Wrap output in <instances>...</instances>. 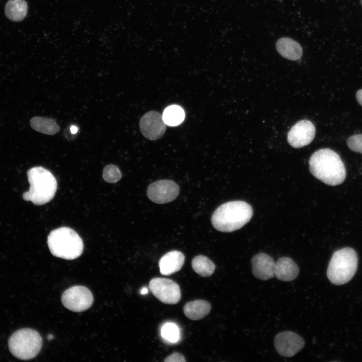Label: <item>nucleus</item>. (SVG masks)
I'll return each instance as SVG.
<instances>
[{
    "instance_id": "f257e3e1",
    "label": "nucleus",
    "mask_w": 362,
    "mask_h": 362,
    "mask_svg": "<svg viewBox=\"0 0 362 362\" xmlns=\"http://www.w3.org/2000/svg\"><path fill=\"white\" fill-rule=\"evenodd\" d=\"M309 169L317 178L330 186L338 185L344 180L346 170L339 155L329 148L320 149L311 156Z\"/></svg>"
},
{
    "instance_id": "f03ea898",
    "label": "nucleus",
    "mask_w": 362,
    "mask_h": 362,
    "mask_svg": "<svg viewBox=\"0 0 362 362\" xmlns=\"http://www.w3.org/2000/svg\"><path fill=\"white\" fill-rule=\"evenodd\" d=\"M253 215L251 206L244 201H233L218 207L212 214L211 222L217 230L230 232L243 227Z\"/></svg>"
},
{
    "instance_id": "7ed1b4c3",
    "label": "nucleus",
    "mask_w": 362,
    "mask_h": 362,
    "mask_svg": "<svg viewBox=\"0 0 362 362\" xmlns=\"http://www.w3.org/2000/svg\"><path fill=\"white\" fill-rule=\"evenodd\" d=\"M30 189L23 194V198L37 205L50 201L57 190V181L53 175L41 166L30 169L27 172Z\"/></svg>"
},
{
    "instance_id": "20e7f679",
    "label": "nucleus",
    "mask_w": 362,
    "mask_h": 362,
    "mask_svg": "<svg viewBox=\"0 0 362 362\" xmlns=\"http://www.w3.org/2000/svg\"><path fill=\"white\" fill-rule=\"evenodd\" d=\"M47 244L54 256L65 259L79 257L83 250L81 238L74 230L66 227L52 231L48 236Z\"/></svg>"
},
{
    "instance_id": "39448f33",
    "label": "nucleus",
    "mask_w": 362,
    "mask_h": 362,
    "mask_svg": "<svg viewBox=\"0 0 362 362\" xmlns=\"http://www.w3.org/2000/svg\"><path fill=\"white\" fill-rule=\"evenodd\" d=\"M358 265L357 255L350 247L335 251L331 258L327 270L329 281L335 285L348 282L354 276Z\"/></svg>"
},
{
    "instance_id": "423d86ee",
    "label": "nucleus",
    "mask_w": 362,
    "mask_h": 362,
    "mask_svg": "<svg viewBox=\"0 0 362 362\" xmlns=\"http://www.w3.org/2000/svg\"><path fill=\"white\" fill-rule=\"evenodd\" d=\"M42 339L36 330L24 328L14 332L9 340V347L12 354L19 359L28 360L34 358L40 352Z\"/></svg>"
},
{
    "instance_id": "0eeeda50",
    "label": "nucleus",
    "mask_w": 362,
    "mask_h": 362,
    "mask_svg": "<svg viewBox=\"0 0 362 362\" xmlns=\"http://www.w3.org/2000/svg\"><path fill=\"white\" fill-rule=\"evenodd\" d=\"M61 301L68 309L79 312L88 309L93 304L94 299L88 289L84 286H75L63 292Z\"/></svg>"
},
{
    "instance_id": "6e6552de",
    "label": "nucleus",
    "mask_w": 362,
    "mask_h": 362,
    "mask_svg": "<svg viewBox=\"0 0 362 362\" xmlns=\"http://www.w3.org/2000/svg\"><path fill=\"white\" fill-rule=\"evenodd\" d=\"M149 288L153 295L160 302L166 304H175L181 298L180 289L173 281L162 278L151 279Z\"/></svg>"
},
{
    "instance_id": "1a4fd4ad",
    "label": "nucleus",
    "mask_w": 362,
    "mask_h": 362,
    "mask_svg": "<svg viewBox=\"0 0 362 362\" xmlns=\"http://www.w3.org/2000/svg\"><path fill=\"white\" fill-rule=\"evenodd\" d=\"M179 192V187L175 182L164 179L151 184L148 187L147 194L152 202L164 204L176 199Z\"/></svg>"
},
{
    "instance_id": "9d476101",
    "label": "nucleus",
    "mask_w": 362,
    "mask_h": 362,
    "mask_svg": "<svg viewBox=\"0 0 362 362\" xmlns=\"http://www.w3.org/2000/svg\"><path fill=\"white\" fill-rule=\"evenodd\" d=\"M165 125L162 116L155 111L145 114L139 122L141 132L145 137L150 140L160 138L165 133Z\"/></svg>"
},
{
    "instance_id": "9b49d317",
    "label": "nucleus",
    "mask_w": 362,
    "mask_h": 362,
    "mask_svg": "<svg viewBox=\"0 0 362 362\" xmlns=\"http://www.w3.org/2000/svg\"><path fill=\"white\" fill-rule=\"evenodd\" d=\"M274 344L281 355L290 357L294 356L305 345V341L299 334L290 331L278 333L275 337Z\"/></svg>"
},
{
    "instance_id": "f8f14e48",
    "label": "nucleus",
    "mask_w": 362,
    "mask_h": 362,
    "mask_svg": "<svg viewBox=\"0 0 362 362\" xmlns=\"http://www.w3.org/2000/svg\"><path fill=\"white\" fill-rule=\"evenodd\" d=\"M315 128L307 120H301L295 124L288 134V141L294 148H301L308 145L313 140Z\"/></svg>"
},
{
    "instance_id": "ddd939ff",
    "label": "nucleus",
    "mask_w": 362,
    "mask_h": 362,
    "mask_svg": "<svg viewBox=\"0 0 362 362\" xmlns=\"http://www.w3.org/2000/svg\"><path fill=\"white\" fill-rule=\"evenodd\" d=\"M252 272L256 278L267 280L275 275V264L273 258L268 254L259 253L251 259Z\"/></svg>"
},
{
    "instance_id": "4468645a",
    "label": "nucleus",
    "mask_w": 362,
    "mask_h": 362,
    "mask_svg": "<svg viewBox=\"0 0 362 362\" xmlns=\"http://www.w3.org/2000/svg\"><path fill=\"white\" fill-rule=\"evenodd\" d=\"M184 254L177 250L170 251L162 256L159 261L161 275L169 276L179 271L185 262Z\"/></svg>"
},
{
    "instance_id": "2eb2a0df",
    "label": "nucleus",
    "mask_w": 362,
    "mask_h": 362,
    "mask_svg": "<svg viewBox=\"0 0 362 362\" xmlns=\"http://www.w3.org/2000/svg\"><path fill=\"white\" fill-rule=\"evenodd\" d=\"M299 268L297 264L290 258H280L275 264V276L282 281H291L299 275Z\"/></svg>"
},
{
    "instance_id": "dca6fc26",
    "label": "nucleus",
    "mask_w": 362,
    "mask_h": 362,
    "mask_svg": "<svg viewBox=\"0 0 362 362\" xmlns=\"http://www.w3.org/2000/svg\"><path fill=\"white\" fill-rule=\"evenodd\" d=\"M278 52L284 57L291 60L300 59L302 55V49L300 44L289 38H282L276 43Z\"/></svg>"
},
{
    "instance_id": "f3484780",
    "label": "nucleus",
    "mask_w": 362,
    "mask_h": 362,
    "mask_svg": "<svg viewBox=\"0 0 362 362\" xmlns=\"http://www.w3.org/2000/svg\"><path fill=\"white\" fill-rule=\"evenodd\" d=\"M211 305L203 300H196L187 303L184 306V313L186 316L192 320L201 319L210 312Z\"/></svg>"
},
{
    "instance_id": "a211bd4d",
    "label": "nucleus",
    "mask_w": 362,
    "mask_h": 362,
    "mask_svg": "<svg viewBox=\"0 0 362 362\" xmlns=\"http://www.w3.org/2000/svg\"><path fill=\"white\" fill-rule=\"evenodd\" d=\"M5 12L7 18L11 21H21L27 14V3L24 0H10L6 4Z\"/></svg>"
},
{
    "instance_id": "6ab92c4d",
    "label": "nucleus",
    "mask_w": 362,
    "mask_h": 362,
    "mask_svg": "<svg viewBox=\"0 0 362 362\" xmlns=\"http://www.w3.org/2000/svg\"><path fill=\"white\" fill-rule=\"evenodd\" d=\"M30 124L34 130L46 135H53L60 130L56 122L49 118L35 117L31 120Z\"/></svg>"
},
{
    "instance_id": "aec40b11",
    "label": "nucleus",
    "mask_w": 362,
    "mask_h": 362,
    "mask_svg": "<svg viewBox=\"0 0 362 362\" xmlns=\"http://www.w3.org/2000/svg\"><path fill=\"white\" fill-rule=\"evenodd\" d=\"M192 266L194 270L203 277L211 276L215 269V265L207 257L199 255L192 260Z\"/></svg>"
},
{
    "instance_id": "412c9836",
    "label": "nucleus",
    "mask_w": 362,
    "mask_h": 362,
    "mask_svg": "<svg viewBox=\"0 0 362 362\" xmlns=\"http://www.w3.org/2000/svg\"><path fill=\"white\" fill-rule=\"evenodd\" d=\"M162 116L166 125L175 126L183 122L185 114L181 107L174 105L166 108Z\"/></svg>"
},
{
    "instance_id": "4be33fe9",
    "label": "nucleus",
    "mask_w": 362,
    "mask_h": 362,
    "mask_svg": "<svg viewBox=\"0 0 362 362\" xmlns=\"http://www.w3.org/2000/svg\"><path fill=\"white\" fill-rule=\"evenodd\" d=\"M161 334L163 338L171 342L177 341L179 335L177 326L172 323L165 324L161 328Z\"/></svg>"
},
{
    "instance_id": "5701e85b",
    "label": "nucleus",
    "mask_w": 362,
    "mask_h": 362,
    "mask_svg": "<svg viewBox=\"0 0 362 362\" xmlns=\"http://www.w3.org/2000/svg\"><path fill=\"white\" fill-rule=\"evenodd\" d=\"M103 176L107 182L115 183L121 178V174L117 166L110 164L104 168Z\"/></svg>"
},
{
    "instance_id": "b1692460",
    "label": "nucleus",
    "mask_w": 362,
    "mask_h": 362,
    "mask_svg": "<svg viewBox=\"0 0 362 362\" xmlns=\"http://www.w3.org/2000/svg\"><path fill=\"white\" fill-rule=\"evenodd\" d=\"M347 145L353 151L362 153V134H355L349 137L346 141Z\"/></svg>"
},
{
    "instance_id": "393cba45",
    "label": "nucleus",
    "mask_w": 362,
    "mask_h": 362,
    "mask_svg": "<svg viewBox=\"0 0 362 362\" xmlns=\"http://www.w3.org/2000/svg\"><path fill=\"white\" fill-rule=\"evenodd\" d=\"M165 362H185V357L180 353L174 352L168 356L164 360Z\"/></svg>"
},
{
    "instance_id": "a878e982",
    "label": "nucleus",
    "mask_w": 362,
    "mask_h": 362,
    "mask_svg": "<svg viewBox=\"0 0 362 362\" xmlns=\"http://www.w3.org/2000/svg\"><path fill=\"white\" fill-rule=\"evenodd\" d=\"M356 98L358 103L362 106V89L358 90L356 94Z\"/></svg>"
},
{
    "instance_id": "bb28decb",
    "label": "nucleus",
    "mask_w": 362,
    "mask_h": 362,
    "mask_svg": "<svg viewBox=\"0 0 362 362\" xmlns=\"http://www.w3.org/2000/svg\"><path fill=\"white\" fill-rule=\"evenodd\" d=\"M70 131L72 134H75L77 132V128L75 126H71L70 128Z\"/></svg>"
},
{
    "instance_id": "cd10ccee",
    "label": "nucleus",
    "mask_w": 362,
    "mask_h": 362,
    "mask_svg": "<svg viewBox=\"0 0 362 362\" xmlns=\"http://www.w3.org/2000/svg\"><path fill=\"white\" fill-rule=\"evenodd\" d=\"M148 292V290L146 288H144L141 289V291L140 292L141 294H145Z\"/></svg>"
},
{
    "instance_id": "c85d7f7f",
    "label": "nucleus",
    "mask_w": 362,
    "mask_h": 362,
    "mask_svg": "<svg viewBox=\"0 0 362 362\" xmlns=\"http://www.w3.org/2000/svg\"><path fill=\"white\" fill-rule=\"evenodd\" d=\"M53 336L52 335H49L48 336V340L52 339L53 338Z\"/></svg>"
},
{
    "instance_id": "c756f323",
    "label": "nucleus",
    "mask_w": 362,
    "mask_h": 362,
    "mask_svg": "<svg viewBox=\"0 0 362 362\" xmlns=\"http://www.w3.org/2000/svg\"><path fill=\"white\" fill-rule=\"evenodd\" d=\"M359 2H360V5H361V7H362V0H359Z\"/></svg>"
}]
</instances>
